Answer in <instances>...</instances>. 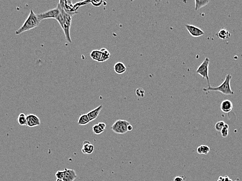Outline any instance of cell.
Masks as SVG:
<instances>
[{
	"label": "cell",
	"instance_id": "1",
	"mask_svg": "<svg viewBox=\"0 0 242 181\" xmlns=\"http://www.w3.org/2000/svg\"><path fill=\"white\" fill-rule=\"evenodd\" d=\"M40 21L38 18L37 15L34 13L33 10L31 9L30 11L29 15L24 23L18 29L15 31L16 35H20L25 31L36 28L39 25Z\"/></svg>",
	"mask_w": 242,
	"mask_h": 181
},
{
	"label": "cell",
	"instance_id": "2",
	"mask_svg": "<svg viewBox=\"0 0 242 181\" xmlns=\"http://www.w3.org/2000/svg\"><path fill=\"white\" fill-rule=\"evenodd\" d=\"M232 76L230 74H227L226 75L224 81L222 84L217 87H208V88H204L203 90L205 91H219L225 95H233L234 92L231 87V79Z\"/></svg>",
	"mask_w": 242,
	"mask_h": 181
},
{
	"label": "cell",
	"instance_id": "3",
	"mask_svg": "<svg viewBox=\"0 0 242 181\" xmlns=\"http://www.w3.org/2000/svg\"><path fill=\"white\" fill-rule=\"evenodd\" d=\"M57 7H59V11L62 14V15H63L64 18V21L63 24L62 26L61 27L63 30L66 40L69 43H71L72 40H71V36H70V29H71V24H72V16H71L66 13L65 10H64V8L60 6L59 3H58Z\"/></svg>",
	"mask_w": 242,
	"mask_h": 181
},
{
	"label": "cell",
	"instance_id": "4",
	"mask_svg": "<svg viewBox=\"0 0 242 181\" xmlns=\"http://www.w3.org/2000/svg\"><path fill=\"white\" fill-rule=\"evenodd\" d=\"M210 63V59L209 58H206L203 61L201 64L199 65L196 70V73L200 75L203 77V78H206L207 81L208 87H211L209 77V65Z\"/></svg>",
	"mask_w": 242,
	"mask_h": 181
},
{
	"label": "cell",
	"instance_id": "5",
	"mask_svg": "<svg viewBox=\"0 0 242 181\" xmlns=\"http://www.w3.org/2000/svg\"><path fill=\"white\" fill-rule=\"evenodd\" d=\"M130 124L127 121L119 120L112 125V130L115 133L124 134L128 132L127 127Z\"/></svg>",
	"mask_w": 242,
	"mask_h": 181
},
{
	"label": "cell",
	"instance_id": "6",
	"mask_svg": "<svg viewBox=\"0 0 242 181\" xmlns=\"http://www.w3.org/2000/svg\"><path fill=\"white\" fill-rule=\"evenodd\" d=\"M59 10L58 7L56 8L49 10L48 11L37 14L39 20L41 22L42 20L48 18H55L56 20L59 15Z\"/></svg>",
	"mask_w": 242,
	"mask_h": 181
},
{
	"label": "cell",
	"instance_id": "7",
	"mask_svg": "<svg viewBox=\"0 0 242 181\" xmlns=\"http://www.w3.org/2000/svg\"><path fill=\"white\" fill-rule=\"evenodd\" d=\"M185 27L186 28V29L187 30L189 34L193 37L197 38L204 35V31L200 28H198L194 25L186 24L185 25Z\"/></svg>",
	"mask_w": 242,
	"mask_h": 181
},
{
	"label": "cell",
	"instance_id": "8",
	"mask_svg": "<svg viewBox=\"0 0 242 181\" xmlns=\"http://www.w3.org/2000/svg\"><path fill=\"white\" fill-rule=\"evenodd\" d=\"M41 124L39 117L33 114H29L27 115L26 125L29 127L39 126Z\"/></svg>",
	"mask_w": 242,
	"mask_h": 181
},
{
	"label": "cell",
	"instance_id": "9",
	"mask_svg": "<svg viewBox=\"0 0 242 181\" xmlns=\"http://www.w3.org/2000/svg\"><path fill=\"white\" fill-rule=\"evenodd\" d=\"M64 171V178L63 179V181H74L77 178L76 172L74 170L65 168Z\"/></svg>",
	"mask_w": 242,
	"mask_h": 181
},
{
	"label": "cell",
	"instance_id": "10",
	"mask_svg": "<svg viewBox=\"0 0 242 181\" xmlns=\"http://www.w3.org/2000/svg\"><path fill=\"white\" fill-rule=\"evenodd\" d=\"M233 104L232 102L229 100H225L221 102L220 105V109L224 113H230L232 110Z\"/></svg>",
	"mask_w": 242,
	"mask_h": 181
},
{
	"label": "cell",
	"instance_id": "11",
	"mask_svg": "<svg viewBox=\"0 0 242 181\" xmlns=\"http://www.w3.org/2000/svg\"><path fill=\"white\" fill-rule=\"evenodd\" d=\"M94 145L91 144L88 140H85L83 142L81 152L85 155H90L94 152Z\"/></svg>",
	"mask_w": 242,
	"mask_h": 181
},
{
	"label": "cell",
	"instance_id": "12",
	"mask_svg": "<svg viewBox=\"0 0 242 181\" xmlns=\"http://www.w3.org/2000/svg\"><path fill=\"white\" fill-rule=\"evenodd\" d=\"M103 108V105H100L98 107L96 108V109H94L93 110H91L90 112H88L87 114L88 116L89 117V120L91 121L95 120V119L97 118L98 115L100 113V111L102 110Z\"/></svg>",
	"mask_w": 242,
	"mask_h": 181
},
{
	"label": "cell",
	"instance_id": "13",
	"mask_svg": "<svg viewBox=\"0 0 242 181\" xmlns=\"http://www.w3.org/2000/svg\"><path fill=\"white\" fill-rule=\"evenodd\" d=\"M114 69L116 73L118 74H123L126 71V67L122 62H117L114 66Z\"/></svg>",
	"mask_w": 242,
	"mask_h": 181
},
{
	"label": "cell",
	"instance_id": "14",
	"mask_svg": "<svg viewBox=\"0 0 242 181\" xmlns=\"http://www.w3.org/2000/svg\"><path fill=\"white\" fill-rule=\"evenodd\" d=\"M217 36L218 38L223 40H224L227 39L228 38H230L231 33L225 28H222L218 33Z\"/></svg>",
	"mask_w": 242,
	"mask_h": 181
},
{
	"label": "cell",
	"instance_id": "15",
	"mask_svg": "<svg viewBox=\"0 0 242 181\" xmlns=\"http://www.w3.org/2000/svg\"><path fill=\"white\" fill-rule=\"evenodd\" d=\"M100 50L101 52V55L100 60L99 61V62H104L110 59L111 55L109 50H108L106 48H102Z\"/></svg>",
	"mask_w": 242,
	"mask_h": 181
},
{
	"label": "cell",
	"instance_id": "16",
	"mask_svg": "<svg viewBox=\"0 0 242 181\" xmlns=\"http://www.w3.org/2000/svg\"><path fill=\"white\" fill-rule=\"evenodd\" d=\"M210 1L208 0H195V10L198 11L199 9H200L201 7H204L206 5H207Z\"/></svg>",
	"mask_w": 242,
	"mask_h": 181
},
{
	"label": "cell",
	"instance_id": "17",
	"mask_svg": "<svg viewBox=\"0 0 242 181\" xmlns=\"http://www.w3.org/2000/svg\"><path fill=\"white\" fill-rule=\"evenodd\" d=\"M90 122L87 114H84L80 116L78 120V124L79 125H87Z\"/></svg>",
	"mask_w": 242,
	"mask_h": 181
},
{
	"label": "cell",
	"instance_id": "18",
	"mask_svg": "<svg viewBox=\"0 0 242 181\" xmlns=\"http://www.w3.org/2000/svg\"><path fill=\"white\" fill-rule=\"evenodd\" d=\"M101 55V52L100 50H94L90 54L91 58L94 61H97L98 62H99V61L100 60Z\"/></svg>",
	"mask_w": 242,
	"mask_h": 181
},
{
	"label": "cell",
	"instance_id": "19",
	"mask_svg": "<svg viewBox=\"0 0 242 181\" xmlns=\"http://www.w3.org/2000/svg\"><path fill=\"white\" fill-rule=\"evenodd\" d=\"M210 152V148L206 145H201L198 147L197 152L200 155H207Z\"/></svg>",
	"mask_w": 242,
	"mask_h": 181
},
{
	"label": "cell",
	"instance_id": "20",
	"mask_svg": "<svg viewBox=\"0 0 242 181\" xmlns=\"http://www.w3.org/2000/svg\"><path fill=\"white\" fill-rule=\"evenodd\" d=\"M17 121L18 124L21 126L26 125L27 115H25V114L24 113H20L17 119Z\"/></svg>",
	"mask_w": 242,
	"mask_h": 181
},
{
	"label": "cell",
	"instance_id": "21",
	"mask_svg": "<svg viewBox=\"0 0 242 181\" xmlns=\"http://www.w3.org/2000/svg\"><path fill=\"white\" fill-rule=\"evenodd\" d=\"M221 136L223 137V138H226L228 136L229 132V126L227 124H225L224 126L223 127V128L222 129V130H221Z\"/></svg>",
	"mask_w": 242,
	"mask_h": 181
},
{
	"label": "cell",
	"instance_id": "22",
	"mask_svg": "<svg viewBox=\"0 0 242 181\" xmlns=\"http://www.w3.org/2000/svg\"><path fill=\"white\" fill-rule=\"evenodd\" d=\"M92 131L93 133L96 135H99L104 132V130L101 129L100 127L99 126L98 124H95L92 126Z\"/></svg>",
	"mask_w": 242,
	"mask_h": 181
},
{
	"label": "cell",
	"instance_id": "23",
	"mask_svg": "<svg viewBox=\"0 0 242 181\" xmlns=\"http://www.w3.org/2000/svg\"><path fill=\"white\" fill-rule=\"evenodd\" d=\"M225 124L226 123L223 121H219L217 123H216L215 126H214L216 130L218 131V132H221V130H222V129L224 126Z\"/></svg>",
	"mask_w": 242,
	"mask_h": 181
},
{
	"label": "cell",
	"instance_id": "24",
	"mask_svg": "<svg viewBox=\"0 0 242 181\" xmlns=\"http://www.w3.org/2000/svg\"><path fill=\"white\" fill-rule=\"evenodd\" d=\"M136 94L139 97L143 98L145 95V90L142 88H139L136 89Z\"/></svg>",
	"mask_w": 242,
	"mask_h": 181
},
{
	"label": "cell",
	"instance_id": "25",
	"mask_svg": "<svg viewBox=\"0 0 242 181\" xmlns=\"http://www.w3.org/2000/svg\"><path fill=\"white\" fill-rule=\"evenodd\" d=\"M55 177L56 179H63L64 178V170H61V171H58L55 173Z\"/></svg>",
	"mask_w": 242,
	"mask_h": 181
},
{
	"label": "cell",
	"instance_id": "26",
	"mask_svg": "<svg viewBox=\"0 0 242 181\" xmlns=\"http://www.w3.org/2000/svg\"><path fill=\"white\" fill-rule=\"evenodd\" d=\"M91 2L92 5L95 6V7H99L100 5H101V3L103 2V1H91Z\"/></svg>",
	"mask_w": 242,
	"mask_h": 181
},
{
	"label": "cell",
	"instance_id": "27",
	"mask_svg": "<svg viewBox=\"0 0 242 181\" xmlns=\"http://www.w3.org/2000/svg\"><path fill=\"white\" fill-rule=\"evenodd\" d=\"M98 124L99 125V126L100 127L101 129H102V130H103L104 131L105 130L106 128V123H103V122H100V123H99Z\"/></svg>",
	"mask_w": 242,
	"mask_h": 181
},
{
	"label": "cell",
	"instance_id": "28",
	"mask_svg": "<svg viewBox=\"0 0 242 181\" xmlns=\"http://www.w3.org/2000/svg\"><path fill=\"white\" fill-rule=\"evenodd\" d=\"M173 181H184V179L182 177L178 176L175 177Z\"/></svg>",
	"mask_w": 242,
	"mask_h": 181
},
{
	"label": "cell",
	"instance_id": "29",
	"mask_svg": "<svg viewBox=\"0 0 242 181\" xmlns=\"http://www.w3.org/2000/svg\"><path fill=\"white\" fill-rule=\"evenodd\" d=\"M133 126H132L130 124L128 126V127H127V130H128V132H129V131H131V130H133Z\"/></svg>",
	"mask_w": 242,
	"mask_h": 181
},
{
	"label": "cell",
	"instance_id": "30",
	"mask_svg": "<svg viewBox=\"0 0 242 181\" xmlns=\"http://www.w3.org/2000/svg\"><path fill=\"white\" fill-rule=\"evenodd\" d=\"M224 181H233L232 179H231L229 178V176H224Z\"/></svg>",
	"mask_w": 242,
	"mask_h": 181
},
{
	"label": "cell",
	"instance_id": "31",
	"mask_svg": "<svg viewBox=\"0 0 242 181\" xmlns=\"http://www.w3.org/2000/svg\"><path fill=\"white\" fill-rule=\"evenodd\" d=\"M217 181H224V177H223V176H220L219 177V179H218Z\"/></svg>",
	"mask_w": 242,
	"mask_h": 181
},
{
	"label": "cell",
	"instance_id": "32",
	"mask_svg": "<svg viewBox=\"0 0 242 181\" xmlns=\"http://www.w3.org/2000/svg\"><path fill=\"white\" fill-rule=\"evenodd\" d=\"M56 181H64L63 179H56Z\"/></svg>",
	"mask_w": 242,
	"mask_h": 181
}]
</instances>
